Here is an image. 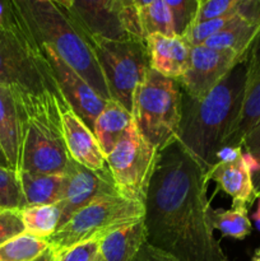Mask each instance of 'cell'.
Returning a JSON list of instances; mask_svg holds the SVG:
<instances>
[{
    "mask_svg": "<svg viewBox=\"0 0 260 261\" xmlns=\"http://www.w3.org/2000/svg\"><path fill=\"white\" fill-rule=\"evenodd\" d=\"M206 170L178 140L158 154L143 223L150 246L177 261H228L214 237Z\"/></svg>",
    "mask_w": 260,
    "mask_h": 261,
    "instance_id": "6da1fadb",
    "label": "cell"
},
{
    "mask_svg": "<svg viewBox=\"0 0 260 261\" xmlns=\"http://www.w3.org/2000/svg\"><path fill=\"white\" fill-rule=\"evenodd\" d=\"M246 63L237 64L223 81L201 98L183 93L177 140L206 171L217 163L242 109Z\"/></svg>",
    "mask_w": 260,
    "mask_h": 261,
    "instance_id": "7a4b0ae2",
    "label": "cell"
},
{
    "mask_svg": "<svg viewBox=\"0 0 260 261\" xmlns=\"http://www.w3.org/2000/svg\"><path fill=\"white\" fill-rule=\"evenodd\" d=\"M33 35L50 46L76 71L99 97L111 99L101 66L97 60L94 41L68 0H14Z\"/></svg>",
    "mask_w": 260,
    "mask_h": 261,
    "instance_id": "3957f363",
    "label": "cell"
},
{
    "mask_svg": "<svg viewBox=\"0 0 260 261\" xmlns=\"http://www.w3.org/2000/svg\"><path fill=\"white\" fill-rule=\"evenodd\" d=\"M12 89L19 110L22 129L19 171L64 175L71 160L66 150L61 125V111L69 106L68 102L51 91L32 93Z\"/></svg>",
    "mask_w": 260,
    "mask_h": 261,
    "instance_id": "277c9868",
    "label": "cell"
},
{
    "mask_svg": "<svg viewBox=\"0 0 260 261\" xmlns=\"http://www.w3.org/2000/svg\"><path fill=\"white\" fill-rule=\"evenodd\" d=\"M0 84L32 93L61 92L41 54L40 42L15 2H5L0 27Z\"/></svg>",
    "mask_w": 260,
    "mask_h": 261,
    "instance_id": "5b68a950",
    "label": "cell"
},
{
    "mask_svg": "<svg viewBox=\"0 0 260 261\" xmlns=\"http://www.w3.org/2000/svg\"><path fill=\"white\" fill-rule=\"evenodd\" d=\"M183 91L176 79L149 69L133 97L132 116L138 132L158 152L177 140Z\"/></svg>",
    "mask_w": 260,
    "mask_h": 261,
    "instance_id": "8992f818",
    "label": "cell"
},
{
    "mask_svg": "<svg viewBox=\"0 0 260 261\" xmlns=\"http://www.w3.org/2000/svg\"><path fill=\"white\" fill-rule=\"evenodd\" d=\"M144 204L121 195L103 196L92 201L59 227L47 240L56 254L88 242H99L119 229L143 222Z\"/></svg>",
    "mask_w": 260,
    "mask_h": 261,
    "instance_id": "52a82bcc",
    "label": "cell"
},
{
    "mask_svg": "<svg viewBox=\"0 0 260 261\" xmlns=\"http://www.w3.org/2000/svg\"><path fill=\"white\" fill-rule=\"evenodd\" d=\"M93 41L110 97L132 112L135 89L150 69L147 42L98 38Z\"/></svg>",
    "mask_w": 260,
    "mask_h": 261,
    "instance_id": "ba28073f",
    "label": "cell"
},
{
    "mask_svg": "<svg viewBox=\"0 0 260 261\" xmlns=\"http://www.w3.org/2000/svg\"><path fill=\"white\" fill-rule=\"evenodd\" d=\"M158 154L160 152L140 135L133 121L127 134L106 157V165L120 195L145 203Z\"/></svg>",
    "mask_w": 260,
    "mask_h": 261,
    "instance_id": "9c48e42d",
    "label": "cell"
},
{
    "mask_svg": "<svg viewBox=\"0 0 260 261\" xmlns=\"http://www.w3.org/2000/svg\"><path fill=\"white\" fill-rule=\"evenodd\" d=\"M92 38L145 41L137 0H68Z\"/></svg>",
    "mask_w": 260,
    "mask_h": 261,
    "instance_id": "30bf717a",
    "label": "cell"
},
{
    "mask_svg": "<svg viewBox=\"0 0 260 261\" xmlns=\"http://www.w3.org/2000/svg\"><path fill=\"white\" fill-rule=\"evenodd\" d=\"M120 195L109 167L89 170L70 160L64 173V186L60 201L56 204L60 212L59 227L69 221L82 208L103 196Z\"/></svg>",
    "mask_w": 260,
    "mask_h": 261,
    "instance_id": "8fae6325",
    "label": "cell"
},
{
    "mask_svg": "<svg viewBox=\"0 0 260 261\" xmlns=\"http://www.w3.org/2000/svg\"><path fill=\"white\" fill-rule=\"evenodd\" d=\"M244 56L228 50H216L205 45L194 46L190 51V60L185 74L177 79L183 93L191 98H201L216 88L224 76Z\"/></svg>",
    "mask_w": 260,
    "mask_h": 261,
    "instance_id": "7c38bea8",
    "label": "cell"
},
{
    "mask_svg": "<svg viewBox=\"0 0 260 261\" xmlns=\"http://www.w3.org/2000/svg\"><path fill=\"white\" fill-rule=\"evenodd\" d=\"M38 42H40L41 54L60 89L61 96L68 102L70 109L93 132L94 121L103 110L106 101L99 97L94 92V89L74 69H71L50 46L45 45L40 40Z\"/></svg>",
    "mask_w": 260,
    "mask_h": 261,
    "instance_id": "4fadbf2b",
    "label": "cell"
},
{
    "mask_svg": "<svg viewBox=\"0 0 260 261\" xmlns=\"http://www.w3.org/2000/svg\"><path fill=\"white\" fill-rule=\"evenodd\" d=\"M245 63L246 79L242 109L223 148L241 147L244 138L260 124V31L247 51Z\"/></svg>",
    "mask_w": 260,
    "mask_h": 261,
    "instance_id": "5bb4252c",
    "label": "cell"
},
{
    "mask_svg": "<svg viewBox=\"0 0 260 261\" xmlns=\"http://www.w3.org/2000/svg\"><path fill=\"white\" fill-rule=\"evenodd\" d=\"M206 180L217 184L219 190L232 199L233 209H247L257 200L259 195L252 184L251 172L244 152L232 160L218 161L206 171Z\"/></svg>",
    "mask_w": 260,
    "mask_h": 261,
    "instance_id": "9a60e30c",
    "label": "cell"
},
{
    "mask_svg": "<svg viewBox=\"0 0 260 261\" xmlns=\"http://www.w3.org/2000/svg\"><path fill=\"white\" fill-rule=\"evenodd\" d=\"M61 125L64 142L71 160L89 170L106 167V155L102 152L93 132L70 106L61 111Z\"/></svg>",
    "mask_w": 260,
    "mask_h": 261,
    "instance_id": "2e32d148",
    "label": "cell"
},
{
    "mask_svg": "<svg viewBox=\"0 0 260 261\" xmlns=\"http://www.w3.org/2000/svg\"><path fill=\"white\" fill-rule=\"evenodd\" d=\"M145 42L152 70L176 81L185 74L190 60L191 46L183 37L153 35Z\"/></svg>",
    "mask_w": 260,
    "mask_h": 261,
    "instance_id": "e0dca14e",
    "label": "cell"
},
{
    "mask_svg": "<svg viewBox=\"0 0 260 261\" xmlns=\"http://www.w3.org/2000/svg\"><path fill=\"white\" fill-rule=\"evenodd\" d=\"M0 147L13 171H19L22 129L15 96L10 87L0 84Z\"/></svg>",
    "mask_w": 260,
    "mask_h": 261,
    "instance_id": "ac0fdd59",
    "label": "cell"
},
{
    "mask_svg": "<svg viewBox=\"0 0 260 261\" xmlns=\"http://www.w3.org/2000/svg\"><path fill=\"white\" fill-rule=\"evenodd\" d=\"M132 125V112L114 99L106 101L93 125V134L106 157L127 134Z\"/></svg>",
    "mask_w": 260,
    "mask_h": 261,
    "instance_id": "d6986e66",
    "label": "cell"
},
{
    "mask_svg": "<svg viewBox=\"0 0 260 261\" xmlns=\"http://www.w3.org/2000/svg\"><path fill=\"white\" fill-rule=\"evenodd\" d=\"M260 31L259 20L249 19L242 14V0L239 14L227 27L205 41L203 45L216 50H228L246 58L250 46Z\"/></svg>",
    "mask_w": 260,
    "mask_h": 261,
    "instance_id": "ffe728a7",
    "label": "cell"
},
{
    "mask_svg": "<svg viewBox=\"0 0 260 261\" xmlns=\"http://www.w3.org/2000/svg\"><path fill=\"white\" fill-rule=\"evenodd\" d=\"M20 188L27 206L56 205L60 201L64 175H41L19 171Z\"/></svg>",
    "mask_w": 260,
    "mask_h": 261,
    "instance_id": "44dd1931",
    "label": "cell"
},
{
    "mask_svg": "<svg viewBox=\"0 0 260 261\" xmlns=\"http://www.w3.org/2000/svg\"><path fill=\"white\" fill-rule=\"evenodd\" d=\"M147 241L144 223L119 229L99 241V254L105 261H133Z\"/></svg>",
    "mask_w": 260,
    "mask_h": 261,
    "instance_id": "7402d4cb",
    "label": "cell"
},
{
    "mask_svg": "<svg viewBox=\"0 0 260 261\" xmlns=\"http://www.w3.org/2000/svg\"><path fill=\"white\" fill-rule=\"evenodd\" d=\"M145 41L149 36L176 37L172 13L166 0H137Z\"/></svg>",
    "mask_w": 260,
    "mask_h": 261,
    "instance_id": "603a6c76",
    "label": "cell"
},
{
    "mask_svg": "<svg viewBox=\"0 0 260 261\" xmlns=\"http://www.w3.org/2000/svg\"><path fill=\"white\" fill-rule=\"evenodd\" d=\"M247 209H212L209 211L212 228L217 229L223 237L244 240L250 236L252 224L247 216Z\"/></svg>",
    "mask_w": 260,
    "mask_h": 261,
    "instance_id": "cb8c5ba5",
    "label": "cell"
},
{
    "mask_svg": "<svg viewBox=\"0 0 260 261\" xmlns=\"http://www.w3.org/2000/svg\"><path fill=\"white\" fill-rule=\"evenodd\" d=\"M25 233L48 240L59 228L60 212L56 205L27 206L22 211Z\"/></svg>",
    "mask_w": 260,
    "mask_h": 261,
    "instance_id": "d4e9b609",
    "label": "cell"
},
{
    "mask_svg": "<svg viewBox=\"0 0 260 261\" xmlns=\"http://www.w3.org/2000/svg\"><path fill=\"white\" fill-rule=\"evenodd\" d=\"M50 247L46 239L23 233L0 246V261H33Z\"/></svg>",
    "mask_w": 260,
    "mask_h": 261,
    "instance_id": "484cf974",
    "label": "cell"
},
{
    "mask_svg": "<svg viewBox=\"0 0 260 261\" xmlns=\"http://www.w3.org/2000/svg\"><path fill=\"white\" fill-rule=\"evenodd\" d=\"M24 208L25 200L18 173L9 168L0 167V209L23 211Z\"/></svg>",
    "mask_w": 260,
    "mask_h": 261,
    "instance_id": "4316f807",
    "label": "cell"
},
{
    "mask_svg": "<svg viewBox=\"0 0 260 261\" xmlns=\"http://www.w3.org/2000/svg\"><path fill=\"white\" fill-rule=\"evenodd\" d=\"M172 13L173 27L177 37H184L195 24L199 0H166Z\"/></svg>",
    "mask_w": 260,
    "mask_h": 261,
    "instance_id": "83f0119b",
    "label": "cell"
},
{
    "mask_svg": "<svg viewBox=\"0 0 260 261\" xmlns=\"http://www.w3.org/2000/svg\"><path fill=\"white\" fill-rule=\"evenodd\" d=\"M241 147L251 172L254 189L260 196V124L244 138Z\"/></svg>",
    "mask_w": 260,
    "mask_h": 261,
    "instance_id": "f1b7e54d",
    "label": "cell"
},
{
    "mask_svg": "<svg viewBox=\"0 0 260 261\" xmlns=\"http://www.w3.org/2000/svg\"><path fill=\"white\" fill-rule=\"evenodd\" d=\"M240 5L241 0H199L195 24L236 14L240 10Z\"/></svg>",
    "mask_w": 260,
    "mask_h": 261,
    "instance_id": "f546056e",
    "label": "cell"
},
{
    "mask_svg": "<svg viewBox=\"0 0 260 261\" xmlns=\"http://www.w3.org/2000/svg\"><path fill=\"white\" fill-rule=\"evenodd\" d=\"M23 233H25V228L22 211H0V246Z\"/></svg>",
    "mask_w": 260,
    "mask_h": 261,
    "instance_id": "4dcf8cb0",
    "label": "cell"
},
{
    "mask_svg": "<svg viewBox=\"0 0 260 261\" xmlns=\"http://www.w3.org/2000/svg\"><path fill=\"white\" fill-rule=\"evenodd\" d=\"M99 252V242H88L71 247L58 255L56 261H92Z\"/></svg>",
    "mask_w": 260,
    "mask_h": 261,
    "instance_id": "1f68e13d",
    "label": "cell"
},
{
    "mask_svg": "<svg viewBox=\"0 0 260 261\" xmlns=\"http://www.w3.org/2000/svg\"><path fill=\"white\" fill-rule=\"evenodd\" d=\"M133 261H177L170 256L166 252L161 251V250L155 249V247L150 246L147 241L143 244L138 254L135 255L134 260Z\"/></svg>",
    "mask_w": 260,
    "mask_h": 261,
    "instance_id": "d6a6232c",
    "label": "cell"
},
{
    "mask_svg": "<svg viewBox=\"0 0 260 261\" xmlns=\"http://www.w3.org/2000/svg\"><path fill=\"white\" fill-rule=\"evenodd\" d=\"M56 259H58V255H56V252L50 247V249L46 250L40 257H37V259H35L33 261H56Z\"/></svg>",
    "mask_w": 260,
    "mask_h": 261,
    "instance_id": "836d02e7",
    "label": "cell"
},
{
    "mask_svg": "<svg viewBox=\"0 0 260 261\" xmlns=\"http://www.w3.org/2000/svg\"><path fill=\"white\" fill-rule=\"evenodd\" d=\"M252 221H254L255 227L260 231V196L257 198V208L252 214Z\"/></svg>",
    "mask_w": 260,
    "mask_h": 261,
    "instance_id": "e575fe53",
    "label": "cell"
},
{
    "mask_svg": "<svg viewBox=\"0 0 260 261\" xmlns=\"http://www.w3.org/2000/svg\"><path fill=\"white\" fill-rule=\"evenodd\" d=\"M0 167L9 168V170H12V167H10V165H9V162H8L7 157H5L4 152H3L2 147H0Z\"/></svg>",
    "mask_w": 260,
    "mask_h": 261,
    "instance_id": "d590c367",
    "label": "cell"
},
{
    "mask_svg": "<svg viewBox=\"0 0 260 261\" xmlns=\"http://www.w3.org/2000/svg\"><path fill=\"white\" fill-rule=\"evenodd\" d=\"M4 12H5V2H0V27H2V24H3Z\"/></svg>",
    "mask_w": 260,
    "mask_h": 261,
    "instance_id": "8d00e7d4",
    "label": "cell"
},
{
    "mask_svg": "<svg viewBox=\"0 0 260 261\" xmlns=\"http://www.w3.org/2000/svg\"><path fill=\"white\" fill-rule=\"evenodd\" d=\"M251 261H260V247L259 249H256V251L254 252V255H252L251 257Z\"/></svg>",
    "mask_w": 260,
    "mask_h": 261,
    "instance_id": "74e56055",
    "label": "cell"
},
{
    "mask_svg": "<svg viewBox=\"0 0 260 261\" xmlns=\"http://www.w3.org/2000/svg\"><path fill=\"white\" fill-rule=\"evenodd\" d=\"M92 261H105V260H103V257H102V255L98 252V254L96 255V257H94V259Z\"/></svg>",
    "mask_w": 260,
    "mask_h": 261,
    "instance_id": "f35d334b",
    "label": "cell"
},
{
    "mask_svg": "<svg viewBox=\"0 0 260 261\" xmlns=\"http://www.w3.org/2000/svg\"><path fill=\"white\" fill-rule=\"evenodd\" d=\"M0 211H3V209H0Z\"/></svg>",
    "mask_w": 260,
    "mask_h": 261,
    "instance_id": "ab89813d",
    "label": "cell"
}]
</instances>
